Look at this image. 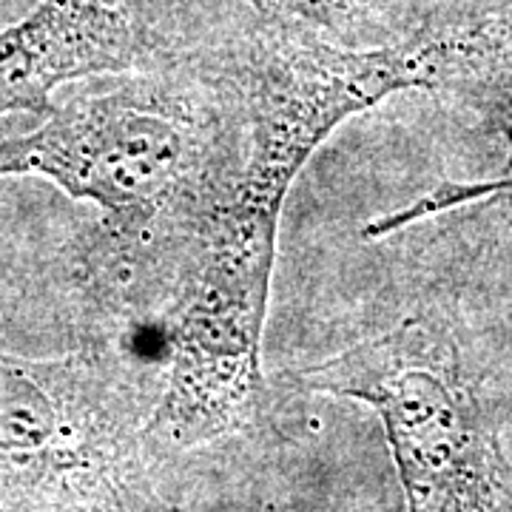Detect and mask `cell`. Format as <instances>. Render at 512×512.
Instances as JSON below:
<instances>
[{"label": "cell", "instance_id": "277c9868", "mask_svg": "<svg viewBox=\"0 0 512 512\" xmlns=\"http://www.w3.org/2000/svg\"><path fill=\"white\" fill-rule=\"evenodd\" d=\"M151 0H40L0 29V114H49L69 80L131 72L157 57Z\"/></svg>", "mask_w": 512, "mask_h": 512}, {"label": "cell", "instance_id": "8992f818", "mask_svg": "<svg viewBox=\"0 0 512 512\" xmlns=\"http://www.w3.org/2000/svg\"><path fill=\"white\" fill-rule=\"evenodd\" d=\"M60 365H29L0 356V473L46 467L66 433L63 407L49 382Z\"/></svg>", "mask_w": 512, "mask_h": 512}, {"label": "cell", "instance_id": "5b68a950", "mask_svg": "<svg viewBox=\"0 0 512 512\" xmlns=\"http://www.w3.org/2000/svg\"><path fill=\"white\" fill-rule=\"evenodd\" d=\"M419 40L427 89L447 86L473 94L512 148V6L470 23L424 29ZM498 188H512V177L501 180Z\"/></svg>", "mask_w": 512, "mask_h": 512}, {"label": "cell", "instance_id": "3957f363", "mask_svg": "<svg viewBox=\"0 0 512 512\" xmlns=\"http://www.w3.org/2000/svg\"><path fill=\"white\" fill-rule=\"evenodd\" d=\"M453 370L439 330L407 319L302 370L296 382L379 410L413 512H464L484 493V467Z\"/></svg>", "mask_w": 512, "mask_h": 512}, {"label": "cell", "instance_id": "52a82bcc", "mask_svg": "<svg viewBox=\"0 0 512 512\" xmlns=\"http://www.w3.org/2000/svg\"><path fill=\"white\" fill-rule=\"evenodd\" d=\"M268 23L305 29V32H328L342 35L353 20L356 0H245Z\"/></svg>", "mask_w": 512, "mask_h": 512}, {"label": "cell", "instance_id": "6da1fadb", "mask_svg": "<svg viewBox=\"0 0 512 512\" xmlns=\"http://www.w3.org/2000/svg\"><path fill=\"white\" fill-rule=\"evenodd\" d=\"M245 154L225 200L194 239L197 256L171 328V367L157 424L174 441L237 427L262 390L259 350L288 191L339 123L387 94L424 89L416 40L345 49L316 32L271 23L234 77Z\"/></svg>", "mask_w": 512, "mask_h": 512}, {"label": "cell", "instance_id": "7a4b0ae2", "mask_svg": "<svg viewBox=\"0 0 512 512\" xmlns=\"http://www.w3.org/2000/svg\"><path fill=\"white\" fill-rule=\"evenodd\" d=\"M43 117L35 131L0 140V177L37 174L74 200L94 202L128 245L177 234L194 242L245 154L237 80L225 100L131 80Z\"/></svg>", "mask_w": 512, "mask_h": 512}]
</instances>
